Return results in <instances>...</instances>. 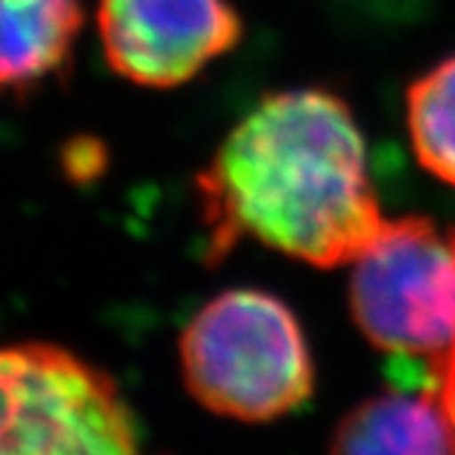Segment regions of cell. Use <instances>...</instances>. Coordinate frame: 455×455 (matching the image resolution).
<instances>
[{
  "label": "cell",
  "mask_w": 455,
  "mask_h": 455,
  "mask_svg": "<svg viewBox=\"0 0 455 455\" xmlns=\"http://www.w3.org/2000/svg\"><path fill=\"white\" fill-rule=\"evenodd\" d=\"M0 455H143L110 373L75 351L0 343Z\"/></svg>",
  "instance_id": "3"
},
{
  "label": "cell",
  "mask_w": 455,
  "mask_h": 455,
  "mask_svg": "<svg viewBox=\"0 0 455 455\" xmlns=\"http://www.w3.org/2000/svg\"><path fill=\"white\" fill-rule=\"evenodd\" d=\"M330 455H455V434L436 393H395L356 406Z\"/></svg>",
  "instance_id": "7"
},
{
  "label": "cell",
  "mask_w": 455,
  "mask_h": 455,
  "mask_svg": "<svg viewBox=\"0 0 455 455\" xmlns=\"http://www.w3.org/2000/svg\"><path fill=\"white\" fill-rule=\"evenodd\" d=\"M231 0H100L96 34L108 67L140 88H179L242 39Z\"/></svg>",
  "instance_id": "5"
},
{
  "label": "cell",
  "mask_w": 455,
  "mask_h": 455,
  "mask_svg": "<svg viewBox=\"0 0 455 455\" xmlns=\"http://www.w3.org/2000/svg\"><path fill=\"white\" fill-rule=\"evenodd\" d=\"M209 252L252 239L313 267L354 264L387 222L360 126L343 100L269 93L195 179Z\"/></svg>",
  "instance_id": "1"
},
{
  "label": "cell",
  "mask_w": 455,
  "mask_h": 455,
  "mask_svg": "<svg viewBox=\"0 0 455 455\" xmlns=\"http://www.w3.org/2000/svg\"><path fill=\"white\" fill-rule=\"evenodd\" d=\"M351 310L360 330L395 356L434 365L455 351V231L431 220H387L356 255Z\"/></svg>",
  "instance_id": "4"
},
{
  "label": "cell",
  "mask_w": 455,
  "mask_h": 455,
  "mask_svg": "<svg viewBox=\"0 0 455 455\" xmlns=\"http://www.w3.org/2000/svg\"><path fill=\"white\" fill-rule=\"evenodd\" d=\"M83 0H0V100H28L75 63Z\"/></svg>",
  "instance_id": "6"
},
{
  "label": "cell",
  "mask_w": 455,
  "mask_h": 455,
  "mask_svg": "<svg viewBox=\"0 0 455 455\" xmlns=\"http://www.w3.org/2000/svg\"><path fill=\"white\" fill-rule=\"evenodd\" d=\"M179 363L195 401L242 422L294 411L313 389L299 321L258 288L222 291L195 313L179 338Z\"/></svg>",
  "instance_id": "2"
},
{
  "label": "cell",
  "mask_w": 455,
  "mask_h": 455,
  "mask_svg": "<svg viewBox=\"0 0 455 455\" xmlns=\"http://www.w3.org/2000/svg\"><path fill=\"white\" fill-rule=\"evenodd\" d=\"M406 124L422 168L455 187V55L411 83Z\"/></svg>",
  "instance_id": "8"
},
{
  "label": "cell",
  "mask_w": 455,
  "mask_h": 455,
  "mask_svg": "<svg viewBox=\"0 0 455 455\" xmlns=\"http://www.w3.org/2000/svg\"><path fill=\"white\" fill-rule=\"evenodd\" d=\"M434 376H436V398L450 419L452 434H455V351L442 360L439 365H434Z\"/></svg>",
  "instance_id": "9"
}]
</instances>
